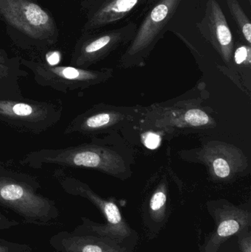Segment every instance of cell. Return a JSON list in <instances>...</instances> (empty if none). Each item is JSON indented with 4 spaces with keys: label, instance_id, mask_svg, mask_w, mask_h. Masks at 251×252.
<instances>
[{
    "label": "cell",
    "instance_id": "cell-1",
    "mask_svg": "<svg viewBox=\"0 0 251 252\" xmlns=\"http://www.w3.org/2000/svg\"><path fill=\"white\" fill-rule=\"evenodd\" d=\"M35 179L0 164V205L11 210L28 224L47 226L60 216L53 200L38 193Z\"/></svg>",
    "mask_w": 251,
    "mask_h": 252
},
{
    "label": "cell",
    "instance_id": "cell-2",
    "mask_svg": "<svg viewBox=\"0 0 251 252\" xmlns=\"http://www.w3.org/2000/svg\"><path fill=\"white\" fill-rule=\"evenodd\" d=\"M0 21L30 46L45 48L58 41L54 17L36 0H0Z\"/></svg>",
    "mask_w": 251,
    "mask_h": 252
},
{
    "label": "cell",
    "instance_id": "cell-3",
    "mask_svg": "<svg viewBox=\"0 0 251 252\" xmlns=\"http://www.w3.org/2000/svg\"><path fill=\"white\" fill-rule=\"evenodd\" d=\"M54 177L66 193L89 200L100 210L106 219V223L102 224L95 223L87 218H81L82 223L78 225L73 232L106 237L120 244H124L127 239L133 236L134 231L124 220L114 203L100 198L86 185L76 178L69 176L63 168L56 169Z\"/></svg>",
    "mask_w": 251,
    "mask_h": 252
},
{
    "label": "cell",
    "instance_id": "cell-4",
    "mask_svg": "<svg viewBox=\"0 0 251 252\" xmlns=\"http://www.w3.org/2000/svg\"><path fill=\"white\" fill-rule=\"evenodd\" d=\"M21 164L34 169L56 165L62 168L85 167L113 173L120 168L122 162L112 151L97 145H84L32 151L24 157Z\"/></svg>",
    "mask_w": 251,
    "mask_h": 252
},
{
    "label": "cell",
    "instance_id": "cell-5",
    "mask_svg": "<svg viewBox=\"0 0 251 252\" xmlns=\"http://www.w3.org/2000/svg\"><path fill=\"white\" fill-rule=\"evenodd\" d=\"M63 107L59 103L21 99H0V122L33 133L47 131L60 121Z\"/></svg>",
    "mask_w": 251,
    "mask_h": 252
},
{
    "label": "cell",
    "instance_id": "cell-6",
    "mask_svg": "<svg viewBox=\"0 0 251 252\" xmlns=\"http://www.w3.org/2000/svg\"><path fill=\"white\" fill-rule=\"evenodd\" d=\"M21 63L31 71L34 80L42 87L67 93L84 88L100 78V73L72 66H49L44 62L21 59Z\"/></svg>",
    "mask_w": 251,
    "mask_h": 252
},
{
    "label": "cell",
    "instance_id": "cell-7",
    "mask_svg": "<svg viewBox=\"0 0 251 252\" xmlns=\"http://www.w3.org/2000/svg\"><path fill=\"white\" fill-rule=\"evenodd\" d=\"M215 228L203 245L204 252H218L221 246L234 235L250 228L251 213L232 205H224L214 211Z\"/></svg>",
    "mask_w": 251,
    "mask_h": 252
},
{
    "label": "cell",
    "instance_id": "cell-8",
    "mask_svg": "<svg viewBox=\"0 0 251 252\" xmlns=\"http://www.w3.org/2000/svg\"><path fill=\"white\" fill-rule=\"evenodd\" d=\"M53 252H128L116 241L91 234L60 231L50 239Z\"/></svg>",
    "mask_w": 251,
    "mask_h": 252
},
{
    "label": "cell",
    "instance_id": "cell-9",
    "mask_svg": "<svg viewBox=\"0 0 251 252\" xmlns=\"http://www.w3.org/2000/svg\"><path fill=\"white\" fill-rule=\"evenodd\" d=\"M180 0H161L145 18L133 41L131 53L148 46L162 31L172 16Z\"/></svg>",
    "mask_w": 251,
    "mask_h": 252
},
{
    "label": "cell",
    "instance_id": "cell-10",
    "mask_svg": "<svg viewBox=\"0 0 251 252\" xmlns=\"http://www.w3.org/2000/svg\"><path fill=\"white\" fill-rule=\"evenodd\" d=\"M204 22L211 40L228 60L233 46L232 34L225 15L216 0L208 1Z\"/></svg>",
    "mask_w": 251,
    "mask_h": 252
},
{
    "label": "cell",
    "instance_id": "cell-11",
    "mask_svg": "<svg viewBox=\"0 0 251 252\" xmlns=\"http://www.w3.org/2000/svg\"><path fill=\"white\" fill-rule=\"evenodd\" d=\"M120 31H111L101 35H83L78 41L71 59V66L82 68L98 57L100 53L112 45L120 36Z\"/></svg>",
    "mask_w": 251,
    "mask_h": 252
},
{
    "label": "cell",
    "instance_id": "cell-12",
    "mask_svg": "<svg viewBox=\"0 0 251 252\" xmlns=\"http://www.w3.org/2000/svg\"><path fill=\"white\" fill-rule=\"evenodd\" d=\"M139 0H108L90 11L84 32H88L100 27L122 19L131 11Z\"/></svg>",
    "mask_w": 251,
    "mask_h": 252
},
{
    "label": "cell",
    "instance_id": "cell-13",
    "mask_svg": "<svg viewBox=\"0 0 251 252\" xmlns=\"http://www.w3.org/2000/svg\"><path fill=\"white\" fill-rule=\"evenodd\" d=\"M21 59L9 58L7 55L0 59V99L23 98L19 88V79L26 75L21 68Z\"/></svg>",
    "mask_w": 251,
    "mask_h": 252
},
{
    "label": "cell",
    "instance_id": "cell-14",
    "mask_svg": "<svg viewBox=\"0 0 251 252\" xmlns=\"http://www.w3.org/2000/svg\"><path fill=\"white\" fill-rule=\"evenodd\" d=\"M230 13L234 18L245 39L251 43V23L237 0H226Z\"/></svg>",
    "mask_w": 251,
    "mask_h": 252
},
{
    "label": "cell",
    "instance_id": "cell-15",
    "mask_svg": "<svg viewBox=\"0 0 251 252\" xmlns=\"http://www.w3.org/2000/svg\"><path fill=\"white\" fill-rule=\"evenodd\" d=\"M167 195L162 191L156 192L150 200V207L152 218L155 221L162 222L165 218Z\"/></svg>",
    "mask_w": 251,
    "mask_h": 252
},
{
    "label": "cell",
    "instance_id": "cell-16",
    "mask_svg": "<svg viewBox=\"0 0 251 252\" xmlns=\"http://www.w3.org/2000/svg\"><path fill=\"white\" fill-rule=\"evenodd\" d=\"M185 121L190 125L201 126L206 125L209 122V118L203 111L191 109L186 113Z\"/></svg>",
    "mask_w": 251,
    "mask_h": 252
},
{
    "label": "cell",
    "instance_id": "cell-17",
    "mask_svg": "<svg viewBox=\"0 0 251 252\" xmlns=\"http://www.w3.org/2000/svg\"><path fill=\"white\" fill-rule=\"evenodd\" d=\"M32 247L26 244L0 239V252H31Z\"/></svg>",
    "mask_w": 251,
    "mask_h": 252
},
{
    "label": "cell",
    "instance_id": "cell-18",
    "mask_svg": "<svg viewBox=\"0 0 251 252\" xmlns=\"http://www.w3.org/2000/svg\"><path fill=\"white\" fill-rule=\"evenodd\" d=\"M213 170L215 175L221 179H225L231 173V167L226 160L218 158L213 161Z\"/></svg>",
    "mask_w": 251,
    "mask_h": 252
},
{
    "label": "cell",
    "instance_id": "cell-19",
    "mask_svg": "<svg viewBox=\"0 0 251 252\" xmlns=\"http://www.w3.org/2000/svg\"><path fill=\"white\" fill-rule=\"evenodd\" d=\"M237 236L241 252H251V234L249 229L242 231Z\"/></svg>",
    "mask_w": 251,
    "mask_h": 252
},
{
    "label": "cell",
    "instance_id": "cell-20",
    "mask_svg": "<svg viewBox=\"0 0 251 252\" xmlns=\"http://www.w3.org/2000/svg\"><path fill=\"white\" fill-rule=\"evenodd\" d=\"M251 50L248 46H240L236 50L234 59L237 64H241L243 62H250Z\"/></svg>",
    "mask_w": 251,
    "mask_h": 252
},
{
    "label": "cell",
    "instance_id": "cell-21",
    "mask_svg": "<svg viewBox=\"0 0 251 252\" xmlns=\"http://www.w3.org/2000/svg\"><path fill=\"white\" fill-rule=\"evenodd\" d=\"M161 137L156 133L150 132L144 135V145L149 149L154 150L160 145Z\"/></svg>",
    "mask_w": 251,
    "mask_h": 252
},
{
    "label": "cell",
    "instance_id": "cell-22",
    "mask_svg": "<svg viewBox=\"0 0 251 252\" xmlns=\"http://www.w3.org/2000/svg\"><path fill=\"white\" fill-rule=\"evenodd\" d=\"M19 225V223L13 219H9L8 217L0 212V232L3 230H7L15 226Z\"/></svg>",
    "mask_w": 251,
    "mask_h": 252
},
{
    "label": "cell",
    "instance_id": "cell-23",
    "mask_svg": "<svg viewBox=\"0 0 251 252\" xmlns=\"http://www.w3.org/2000/svg\"><path fill=\"white\" fill-rule=\"evenodd\" d=\"M60 62V53L58 51H50L46 56V63L49 66H57Z\"/></svg>",
    "mask_w": 251,
    "mask_h": 252
},
{
    "label": "cell",
    "instance_id": "cell-24",
    "mask_svg": "<svg viewBox=\"0 0 251 252\" xmlns=\"http://www.w3.org/2000/svg\"><path fill=\"white\" fill-rule=\"evenodd\" d=\"M4 55H6V53H4V52L3 51V50H0V58L3 57V56H4Z\"/></svg>",
    "mask_w": 251,
    "mask_h": 252
},
{
    "label": "cell",
    "instance_id": "cell-25",
    "mask_svg": "<svg viewBox=\"0 0 251 252\" xmlns=\"http://www.w3.org/2000/svg\"><path fill=\"white\" fill-rule=\"evenodd\" d=\"M249 1H251V0H249Z\"/></svg>",
    "mask_w": 251,
    "mask_h": 252
}]
</instances>
